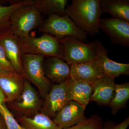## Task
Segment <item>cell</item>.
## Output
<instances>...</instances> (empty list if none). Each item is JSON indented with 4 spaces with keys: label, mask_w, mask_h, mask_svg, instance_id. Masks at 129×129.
<instances>
[{
    "label": "cell",
    "mask_w": 129,
    "mask_h": 129,
    "mask_svg": "<svg viewBox=\"0 0 129 129\" xmlns=\"http://www.w3.org/2000/svg\"><path fill=\"white\" fill-rule=\"evenodd\" d=\"M103 13L100 0H72L65 9V14L91 36L99 34L100 19Z\"/></svg>",
    "instance_id": "6da1fadb"
},
{
    "label": "cell",
    "mask_w": 129,
    "mask_h": 129,
    "mask_svg": "<svg viewBox=\"0 0 129 129\" xmlns=\"http://www.w3.org/2000/svg\"><path fill=\"white\" fill-rule=\"evenodd\" d=\"M19 38L22 55L36 54L63 58V45L60 40L54 36L44 34L40 37H34L29 35L24 38Z\"/></svg>",
    "instance_id": "7a4b0ae2"
},
{
    "label": "cell",
    "mask_w": 129,
    "mask_h": 129,
    "mask_svg": "<svg viewBox=\"0 0 129 129\" xmlns=\"http://www.w3.org/2000/svg\"><path fill=\"white\" fill-rule=\"evenodd\" d=\"M40 32L54 36L58 40L73 37L81 41L85 42L87 34L78 27L68 16L53 14L43 20L38 28Z\"/></svg>",
    "instance_id": "3957f363"
},
{
    "label": "cell",
    "mask_w": 129,
    "mask_h": 129,
    "mask_svg": "<svg viewBox=\"0 0 129 129\" xmlns=\"http://www.w3.org/2000/svg\"><path fill=\"white\" fill-rule=\"evenodd\" d=\"M43 21L42 15L34 5H25L12 13L10 28L16 36L24 38L29 35L30 31L39 28Z\"/></svg>",
    "instance_id": "277c9868"
},
{
    "label": "cell",
    "mask_w": 129,
    "mask_h": 129,
    "mask_svg": "<svg viewBox=\"0 0 129 129\" xmlns=\"http://www.w3.org/2000/svg\"><path fill=\"white\" fill-rule=\"evenodd\" d=\"M45 60V56L41 55L24 54L22 56L24 77L36 86L44 99L52 86L44 73Z\"/></svg>",
    "instance_id": "5b68a950"
},
{
    "label": "cell",
    "mask_w": 129,
    "mask_h": 129,
    "mask_svg": "<svg viewBox=\"0 0 129 129\" xmlns=\"http://www.w3.org/2000/svg\"><path fill=\"white\" fill-rule=\"evenodd\" d=\"M59 40L64 48L63 60L70 66L96 60V41L85 43L73 37Z\"/></svg>",
    "instance_id": "8992f818"
},
{
    "label": "cell",
    "mask_w": 129,
    "mask_h": 129,
    "mask_svg": "<svg viewBox=\"0 0 129 129\" xmlns=\"http://www.w3.org/2000/svg\"><path fill=\"white\" fill-rule=\"evenodd\" d=\"M0 44L16 73L24 76L22 54L19 38L13 34L10 27L0 33Z\"/></svg>",
    "instance_id": "52a82bcc"
},
{
    "label": "cell",
    "mask_w": 129,
    "mask_h": 129,
    "mask_svg": "<svg viewBox=\"0 0 129 129\" xmlns=\"http://www.w3.org/2000/svg\"><path fill=\"white\" fill-rule=\"evenodd\" d=\"M99 27L113 44L129 46V22L113 18H101Z\"/></svg>",
    "instance_id": "ba28073f"
},
{
    "label": "cell",
    "mask_w": 129,
    "mask_h": 129,
    "mask_svg": "<svg viewBox=\"0 0 129 129\" xmlns=\"http://www.w3.org/2000/svg\"><path fill=\"white\" fill-rule=\"evenodd\" d=\"M67 81L61 84H53L45 98L42 108V113L51 119L55 117L59 111L68 103Z\"/></svg>",
    "instance_id": "9c48e42d"
},
{
    "label": "cell",
    "mask_w": 129,
    "mask_h": 129,
    "mask_svg": "<svg viewBox=\"0 0 129 129\" xmlns=\"http://www.w3.org/2000/svg\"><path fill=\"white\" fill-rule=\"evenodd\" d=\"M86 107L77 102L70 101L58 112L53 121L62 129L72 127L86 119Z\"/></svg>",
    "instance_id": "30bf717a"
},
{
    "label": "cell",
    "mask_w": 129,
    "mask_h": 129,
    "mask_svg": "<svg viewBox=\"0 0 129 129\" xmlns=\"http://www.w3.org/2000/svg\"><path fill=\"white\" fill-rule=\"evenodd\" d=\"M13 102L12 104L13 108L25 116L36 112L41 106L37 91L26 79L21 96Z\"/></svg>",
    "instance_id": "8fae6325"
},
{
    "label": "cell",
    "mask_w": 129,
    "mask_h": 129,
    "mask_svg": "<svg viewBox=\"0 0 129 129\" xmlns=\"http://www.w3.org/2000/svg\"><path fill=\"white\" fill-rule=\"evenodd\" d=\"M95 55L96 60L100 63L105 76L114 79L121 75H128L129 63H119L111 60L107 50L98 41H96Z\"/></svg>",
    "instance_id": "7c38bea8"
},
{
    "label": "cell",
    "mask_w": 129,
    "mask_h": 129,
    "mask_svg": "<svg viewBox=\"0 0 129 129\" xmlns=\"http://www.w3.org/2000/svg\"><path fill=\"white\" fill-rule=\"evenodd\" d=\"M25 79L16 72L0 71V88L6 96V102H14L20 97Z\"/></svg>",
    "instance_id": "4fadbf2b"
},
{
    "label": "cell",
    "mask_w": 129,
    "mask_h": 129,
    "mask_svg": "<svg viewBox=\"0 0 129 129\" xmlns=\"http://www.w3.org/2000/svg\"><path fill=\"white\" fill-rule=\"evenodd\" d=\"M70 67L71 78L91 85L98 79L105 76L100 63L96 60L89 62L72 64Z\"/></svg>",
    "instance_id": "5bb4252c"
},
{
    "label": "cell",
    "mask_w": 129,
    "mask_h": 129,
    "mask_svg": "<svg viewBox=\"0 0 129 129\" xmlns=\"http://www.w3.org/2000/svg\"><path fill=\"white\" fill-rule=\"evenodd\" d=\"M44 68L46 78L56 84L64 82L70 76V65L60 58L48 57L44 61Z\"/></svg>",
    "instance_id": "9a60e30c"
},
{
    "label": "cell",
    "mask_w": 129,
    "mask_h": 129,
    "mask_svg": "<svg viewBox=\"0 0 129 129\" xmlns=\"http://www.w3.org/2000/svg\"><path fill=\"white\" fill-rule=\"evenodd\" d=\"M114 79L104 76L92 85V92L90 101H95L104 106H109L115 91Z\"/></svg>",
    "instance_id": "2e32d148"
},
{
    "label": "cell",
    "mask_w": 129,
    "mask_h": 129,
    "mask_svg": "<svg viewBox=\"0 0 129 129\" xmlns=\"http://www.w3.org/2000/svg\"><path fill=\"white\" fill-rule=\"evenodd\" d=\"M67 96L68 102L74 101L86 106L92 92V85L85 82L75 80L70 76L67 79Z\"/></svg>",
    "instance_id": "e0dca14e"
},
{
    "label": "cell",
    "mask_w": 129,
    "mask_h": 129,
    "mask_svg": "<svg viewBox=\"0 0 129 129\" xmlns=\"http://www.w3.org/2000/svg\"><path fill=\"white\" fill-rule=\"evenodd\" d=\"M100 6L112 18L129 22V0H100Z\"/></svg>",
    "instance_id": "ac0fdd59"
},
{
    "label": "cell",
    "mask_w": 129,
    "mask_h": 129,
    "mask_svg": "<svg viewBox=\"0 0 129 129\" xmlns=\"http://www.w3.org/2000/svg\"><path fill=\"white\" fill-rule=\"evenodd\" d=\"M20 124L26 129H62L51 119L43 113L34 117L22 115L18 117Z\"/></svg>",
    "instance_id": "d6986e66"
},
{
    "label": "cell",
    "mask_w": 129,
    "mask_h": 129,
    "mask_svg": "<svg viewBox=\"0 0 129 129\" xmlns=\"http://www.w3.org/2000/svg\"><path fill=\"white\" fill-rule=\"evenodd\" d=\"M67 0H35L34 5L42 15L50 16L65 15Z\"/></svg>",
    "instance_id": "ffe728a7"
},
{
    "label": "cell",
    "mask_w": 129,
    "mask_h": 129,
    "mask_svg": "<svg viewBox=\"0 0 129 129\" xmlns=\"http://www.w3.org/2000/svg\"><path fill=\"white\" fill-rule=\"evenodd\" d=\"M129 99V83L115 84V91L109 106L115 114L125 107Z\"/></svg>",
    "instance_id": "44dd1931"
},
{
    "label": "cell",
    "mask_w": 129,
    "mask_h": 129,
    "mask_svg": "<svg viewBox=\"0 0 129 129\" xmlns=\"http://www.w3.org/2000/svg\"><path fill=\"white\" fill-rule=\"evenodd\" d=\"M11 3L7 6L0 3V33L10 27V17L15 10L25 5H34V1L22 0Z\"/></svg>",
    "instance_id": "7402d4cb"
},
{
    "label": "cell",
    "mask_w": 129,
    "mask_h": 129,
    "mask_svg": "<svg viewBox=\"0 0 129 129\" xmlns=\"http://www.w3.org/2000/svg\"><path fill=\"white\" fill-rule=\"evenodd\" d=\"M103 126L102 118L96 114H94L78 124L64 129H103Z\"/></svg>",
    "instance_id": "603a6c76"
},
{
    "label": "cell",
    "mask_w": 129,
    "mask_h": 129,
    "mask_svg": "<svg viewBox=\"0 0 129 129\" xmlns=\"http://www.w3.org/2000/svg\"><path fill=\"white\" fill-rule=\"evenodd\" d=\"M0 113L5 120L7 129H26L19 123L12 114L7 107L5 103L0 106Z\"/></svg>",
    "instance_id": "cb8c5ba5"
},
{
    "label": "cell",
    "mask_w": 129,
    "mask_h": 129,
    "mask_svg": "<svg viewBox=\"0 0 129 129\" xmlns=\"http://www.w3.org/2000/svg\"><path fill=\"white\" fill-rule=\"evenodd\" d=\"M0 71L16 72L13 68V67L12 66L11 63L8 59L5 50L1 44H0Z\"/></svg>",
    "instance_id": "d4e9b609"
},
{
    "label": "cell",
    "mask_w": 129,
    "mask_h": 129,
    "mask_svg": "<svg viewBox=\"0 0 129 129\" xmlns=\"http://www.w3.org/2000/svg\"><path fill=\"white\" fill-rule=\"evenodd\" d=\"M129 125V117H128L120 123H115L110 120H107L103 125V129H127Z\"/></svg>",
    "instance_id": "484cf974"
},
{
    "label": "cell",
    "mask_w": 129,
    "mask_h": 129,
    "mask_svg": "<svg viewBox=\"0 0 129 129\" xmlns=\"http://www.w3.org/2000/svg\"><path fill=\"white\" fill-rule=\"evenodd\" d=\"M6 102V99L4 92L0 88V106Z\"/></svg>",
    "instance_id": "4316f807"
},
{
    "label": "cell",
    "mask_w": 129,
    "mask_h": 129,
    "mask_svg": "<svg viewBox=\"0 0 129 129\" xmlns=\"http://www.w3.org/2000/svg\"><path fill=\"white\" fill-rule=\"evenodd\" d=\"M0 129H7L4 118L0 113Z\"/></svg>",
    "instance_id": "83f0119b"
},
{
    "label": "cell",
    "mask_w": 129,
    "mask_h": 129,
    "mask_svg": "<svg viewBox=\"0 0 129 129\" xmlns=\"http://www.w3.org/2000/svg\"><path fill=\"white\" fill-rule=\"evenodd\" d=\"M6 1H2V0H0V3L1 4H3L4 3L6 2Z\"/></svg>",
    "instance_id": "f1b7e54d"
}]
</instances>
